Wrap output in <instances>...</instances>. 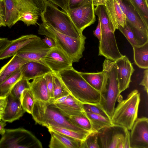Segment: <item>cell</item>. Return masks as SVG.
Returning a JSON list of instances; mask_svg holds the SVG:
<instances>
[{
  "mask_svg": "<svg viewBox=\"0 0 148 148\" xmlns=\"http://www.w3.org/2000/svg\"><path fill=\"white\" fill-rule=\"evenodd\" d=\"M70 94L82 103L99 104L100 92L96 90L81 76L79 72L72 68L57 74Z\"/></svg>",
  "mask_w": 148,
  "mask_h": 148,
  "instance_id": "6da1fadb",
  "label": "cell"
},
{
  "mask_svg": "<svg viewBox=\"0 0 148 148\" xmlns=\"http://www.w3.org/2000/svg\"><path fill=\"white\" fill-rule=\"evenodd\" d=\"M31 114L36 123L47 128L52 126L90 133L73 124L69 117L63 113L51 100L46 102L35 99Z\"/></svg>",
  "mask_w": 148,
  "mask_h": 148,
  "instance_id": "7a4b0ae2",
  "label": "cell"
},
{
  "mask_svg": "<svg viewBox=\"0 0 148 148\" xmlns=\"http://www.w3.org/2000/svg\"><path fill=\"white\" fill-rule=\"evenodd\" d=\"M38 34L49 37L54 41L56 47L66 53L73 62L79 61L85 50L86 37L75 38L63 34L43 21L39 25Z\"/></svg>",
  "mask_w": 148,
  "mask_h": 148,
  "instance_id": "3957f363",
  "label": "cell"
},
{
  "mask_svg": "<svg viewBox=\"0 0 148 148\" xmlns=\"http://www.w3.org/2000/svg\"><path fill=\"white\" fill-rule=\"evenodd\" d=\"M94 11L95 14L98 16L101 27L98 55L115 61L123 55L120 52L117 46L113 25L103 5H97Z\"/></svg>",
  "mask_w": 148,
  "mask_h": 148,
  "instance_id": "277c9868",
  "label": "cell"
},
{
  "mask_svg": "<svg viewBox=\"0 0 148 148\" xmlns=\"http://www.w3.org/2000/svg\"><path fill=\"white\" fill-rule=\"evenodd\" d=\"M102 71L106 74V79L100 92L99 104L111 119L116 100L120 94L115 61L105 59Z\"/></svg>",
  "mask_w": 148,
  "mask_h": 148,
  "instance_id": "5b68a950",
  "label": "cell"
},
{
  "mask_svg": "<svg viewBox=\"0 0 148 148\" xmlns=\"http://www.w3.org/2000/svg\"><path fill=\"white\" fill-rule=\"evenodd\" d=\"M40 15L42 21L48 23L63 34L75 38L84 36L77 29L66 12L47 0L43 11Z\"/></svg>",
  "mask_w": 148,
  "mask_h": 148,
  "instance_id": "8992f818",
  "label": "cell"
},
{
  "mask_svg": "<svg viewBox=\"0 0 148 148\" xmlns=\"http://www.w3.org/2000/svg\"><path fill=\"white\" fill-rule=\"evenodd\" d=\"M140 94L136 89L131 91L115 108L111 117L112 123L130 130L137 118Z\"/></svg>",
  "mask_w": 148,
  "mask_h": 148,
  "instance_id": "52a82bcc",
  "label": "cell"
},
{
  "mask_svg": "<svg viewBox=\"0 0 148 148\" xmlns=\"http://www.w3.org/2000/svg\"><path fill=\"white\" fill-rule=\"evenodd\" d=\"M40 141L23 128L5 129L0 140V148H42Z\"/></svg>",
  "mask_w": 148,
  "mask_h": 148,
  "instance_id": "ba28073f",
  "label": "cell"
},
{
  "mask_svg": "<svg viewBox=\"0 0 148 148\" xmlns=\"http://www.w3.org/2000/svg\"><path fill=\"white\" fill-rule=\"evenodd\" d=\"M126 22L132 29L138 45L148 42V26L141 18L130 0H118Z\"/></svg>",
  "mask_w": 148,
  "mask_h": 148,
  "instance_id": "9c48e42d",
  "label": "cell"
},
{
  "mask_svg": "<svg viewBox=\"0 0 148 148\" xmlns=\"http://www.w3.org/2000/svg\"><path fill=\"white\" fill-rule=\"evenodd\" d=\"M6 26L10 28L28 11L39 14L40 11L32 0H3Z\"/></svg>",
  "mask_w": 148,
  "mask_h": 148,
  "instance_id": "30bf717a",
  "label": "cell"
},
{
  "mask_svg": "<svg viewBox=\"0 0 148 148\" xmlns=\"http://www.w3.org/2000/svg\"><path fill=\"white\" fill-rule=\"evenodd\" d=\"M92 0H88L77 7L70 8L66 13L73 24L82 34L87 27L96 21Z\"/></svg>",
  "mask_w": 148,
  "mask_h": 148,
  "instance_id": "8fae6325",
  "label": "cell"
},
{
  "mask_svg": "<svg viewBox=\"0 0 148 148\" xmlns=\"http://www.w3.org/2000/svg\"><path fill=\"white\" fill-rule=\"evenodd\" d=\"M40 61L56 74L73 67L70 58L57 47L51 48Z\"/></svg>",
  "mask_w": 148,
  "mask_h": 148,
  "instance_id": "7c38bea8",
  "label": "cell"
},
{
  "mask_svg": "<svg viewBox=\"0 0 148 148\" xmlns=\"http://www.w3.org/2000/svg\"><path fill=\"white\" fill-rule=\"evenodd\" d=\"M97 133L100 141V147L117 148L120 142H124L125 128L114 124L103 128Z\"/></svg>",
  "mask_w": 148,
  "mask_h": 148,
  "instance_id": "4fadbf2b",
  "label": "cell"
},
{
  "mask_svg": "<svg viewBox=\"0 0 148 148\" xmlns=\"http://www.w3.org/2000/svg\"><path fill=\"white\" fill-rule=\"evenodd\" d=\"M130 130V148H148V118H137Z\"/></svg>",
  "mask_w": 148,
  "mask_h": 148,
  "instance_id": "5bb4252c",
  "label": "cell"
},
{
  "mask_svg": "<svg viewBox=\"0 0 148 148\" xmlns=\"http://www.w3.org/2000/svg\"><path fill=\"white\" fill-rule=\"evenodd\" d=\"M51 49L38 36L19 50L16 55L28 61L42 62L41 59Z\"/></svg>",
  "mask_w": 148,
  "mask_h": 148,
  "instance_id": "9a60e30c",
  "label": "cell"
},
{
  "mask_svg": "<svg viewBox=\"0 0 148 148\" xmlns=\"http://www.w3.org/2000/svg\"><path fill=\"white\" fill-rule=\"evenodd\" d=\"M118 79L119 92L129 87L131 77L134 71L132 64L126 56L115 61Z\"/></svg>",
  "mask_w": 148,
  "mask_h": 148,
  "instance_id": "2e32d148",
  "label": "cell"
},
{
  "mask_svg": "<svg viewBox=\"0 0 148 148\" xmlns=\"http://www.w3.org/2000/svg\"><path fill=\"white\" fill-rule=\"evenodd\" d=\"M93 3L95 6L99 4L104 5L115 30L127 24L125 16L118 0H103Z\"/></svg>",
  "mask_w": 148,
  "mask_h": 148,
  "instance_id": "e0dca14e",
  "label": "cell"
},
{
  "mask_svg": "<svg viewBox=\"0 0 148 148\" xmlns=\"http://www.w3.org/2000/svg\"><path fill=\"white\" fill-rule=\"evenodd\" d=\"M51 100L63 113L68 117L84 112L82 103L70 94L56 100Z\"/></svg>",
  "mask_w": 148,
  "mask_h": 148,
  "instance_id": "ac0fdd59",
  "label": "cell"
},
{
  "mask_svg": "<svg viewBox=\"0 0 148 148\" xmlns=\"http://www.w3.org/2000/svg\"><path fill=\"white\" fill-rule=\"evenodd\" d=\"M6 103L2 119L6 122L12 123L19 119L25 111L23 108L21 100L10 93L6 97Z\"/></svg>",
  "mask_w": 148,
  "mask_h": 148,
  "instance_id": "d6986e66",
  "label": "cell"
},
{
  "mask_svg": "<svg viewBox=\"0 0 148 148\" xmlns=\"http://www.w3.org/2000/svg\"><path fill=\"white\" fill-rule=\"evenodd\" d=\"M20 69L22 78L29 80L44 76L47 73L52 72L42 62L36 61H29L23 64Z\"/></svg>",
  "mask_w": 148,
  "mask_h": 148,
  "instance_id": "ffe728a7",
  "label": "cell"
},
{
  "mask_svg": "<svg viewBox=\"0 0 148 148\" xmlns=\"http://www.w3.org/2000/svg\"><path fill=\"white\" fill-rule=\"evenodd\" d=\"M51 135L50 148H81L82 141L48 129Z\"/></svg>",
  "mask_w": 148,
  "mask_h": 148,
  "instance_id": "44dd1931",
  "label": "cell"
},
{
  "mask_svg": "<svg viewBox=\"0 0 148 148\" xmlns=\"http://www.w3.org/2000/svg\"><path fill=\"white\" fill-rule=\"evenodd\" d=\"M37 37L32 34L26 35L11 40L9 45L0 53V60L13 56L19 50Z\"/></svg>",
  "mask_w": 148,
  "mask_h": 148,
  "instance_id": "7402d4cb",
  "label": "cell"
},
{
  "mask_svg": "<svg viewBox=\"0 0 148 148\" xmlns=\"http://www.w3.org/2000/svg\"><path fill=\"white\" fill-rule=\"evenodd\" d=\"M30 86L35 99L46 102L50 101L49 93L43 76L33 79L30 82Z\"/></svg>",
  "mask_w": 148,
  "mask_h": 148,
  "instance_id": "603a6c76",
  "label": "cell"
},
{
  "mask_svg": "<svg viewBox=\"0 0 148 148\" xmlns=\"http://www.w3.org/2000/svg\"><path fill=\"white\" fill-rule=\"evenodd\" d=\"M28 61L16 54L13 56L0 69V84Z\"/></svg>",
  "mask_w": 148,
  "mask_h": 148,
  "instance_id": "cb8c5ba5",
  "label": "cell"
},
{
  "mask_svg": "<svg viewBox=\"0 0 148 148\" xmlns=\"http://www.w3.org/2000/svg\"><path fill=\"white\" fill-rule=\"evenodd\" d=\"M79 73L88 84L100 92L106 79V74L103 71L96 73L79 72Z\"/></svg>",
  "mask_w": 148,
  "mask_h": 148,
  "instance_id": "d4e9b609",
  "label": "cell"
},
{
  "mask_svg": "<svg viewBox=\"0 0 148 148\" xmlns=\"http://www.w3.org/2000/svg\"><path fill=\"white\" fill-rule=\"evenodd\" d=\"M134 59L135 64L139 68H148V42L141 45L132 47Z\"/></svg>",
  "mask_w": 148,
  "mask_h": 148,
  "instance_id": "484cf974",
  "label": "cell"
},
{
  "mask_svg": "<svg viewBox=\"0 0 148 148\" xmlns=\"http://www.w3.org/2000/svg\"><path fill=\"white\" fill-rule=\"evenodd\" d=\"M84 112L90 121L92 132L98 133L103 128L114 124L110 119L100 115Z\"/></svg>",
  "mask_w": 148,
  "mask_h": 148,
  "instance_id": "4316f807",
  "label": "cell"
},
{
  "mask_svg": "<svg viewBox=\"0 0 148 148\" xmlns=\"http://www.w3.org/2000/svg\"><path fill=\"white\" fill-rule=\"evenodd\" d=\"M22 78L19 69L0 84V97H6L16 84Z\"/></svg>",
  "mask_w": 148,
  "mask_h": 148,
  "instance_id": "83f0119b",
  "label": "cell"
},
{
  "mask_svg": "<svg viewBox=\"0 0 148 148\" xmlns=\"http://www.w3.org/2000/svg\"><path fill=\"white\" fill-rule=\"evenodd\" d=\"M52 74L53 98L51 100L54 101L69 93L58 75L53 72Z\"/></svg>",
  "mask_w": 148,
  "mask_h": 148,
  "instance_id": "f1b7e54d",
  "label": "cell"
},
{
  "mask_svg": "<svg viewBox=\"0 0 148 148\" xmlns=\"http://www.w3.org/2000/svg\"><path fill=\"white\" fill-rule=\"evenodd\" d=\"M69 120L76 126L88 132H92L90 121L84 112L79 114L70 116Z\"/></svg>",
  "mask_w": 148,
  "mask_h": 148,
  "instance_id": "f546056e",
  "label": "cell"
},
{
  "mask_svg": "<svg viewBox=\"0 0 148 148\" xmlns=\"http://www.w3.org/2000/svg\"><path fill=\"white\" fill-rule=\"evenodd\" d=\"M35 99L30 89H26L23 91L21 98V101L24 110L29 114H31Z\"/></svg>",
  "mask_w": 148,
  "mask_h": 148,
  "instance_id": "4dcf8cb0",
  "label": "cell"
},
{
  "mask_svg": "<svg viewBox=\"0 0 148 148\" xmlns=\"http://www.w3.org/2000/svg\"><path fill=\"white\" fill-rule=\"evenodd\" d=\"M145 24L148 26V4L145 0H130Z\"/></svg>",
  "mask_w": 148,
  "mask_h": 148,
  "instance_id": "1f68e13d",
  "label": "cell"
},
{
  "mask_svg": "<svg viewBox=\"0 0 148 148\" xmlns=\"http://www.w3.org/2000/svg\"><path fill=\"white\" fill-rule=\"evenodd\" d=\"M47 128L82 141L84 140L87 135L90 133L82 132L69 129L52 126H50Z\"/></svg>",
  "mask_w": 148,
  "mask_h": 148,
  "instance_id": "d6a6232c",
  "label": "cell"
},
{
  "mask_svg": "<svg viewBox=\"0 0 148 148\" xmlns=\"http://www.w3.org/2000/svg\"><path fill=\"white\" fill-rule=\"evenodd\" d=\"M30 82L28 80L22 78L14 86L10 93L16 98L21 100L22 94L26 89H30Z\"/></svg>",
  "mask_w": 148,
  "mask_h": 148,
  "instance_id": "836d02e7",
  "label": "cell"
},
{
  "mask_svg": "<svg viewBox=\"0 0 148 148\" xmlns=\"http://www.w3.org/2000/svg\"><path fill=\"white\" fill-rule=\"evenodd\" d=\"M97 133L91 132L82 141L81 148H99Z\"/></svg>",
  "mask_w": 148,
  "mask_h": 148,
  "instance_id": "e575fe53",
  "label": "cell"
},
{
  "mask_svg": "<svg viewBox=\"0 0 148 148\" xmlns=\"http://www.w3.org/2000/svg\"><path fill=\"white\" fill-rule=\"evenodd\" d=\"M82 106L83 110L85 112L96 114L110 119L99 104L82 103Z\"/></svg>",
  "mask_w": 148,
  "mask_h": 148,
  "instance_id": "d590c367",
  "label": "cell"
},
{
  "mask_svg": "<svg viewBox=\"0 0 148 148\" xmlns=\"http://www.w3.org/2000/svg\"><path fill=\"white\" fill-rule=\"evenodd\" d=\"M118 29L124 35L132 47L138 45L134 33L127 23L123 27H119Z\"/></svg>",
  "mask_w": 148,
  "mask_h": 148,
  "instance_id": "8d00e7d4",
  "label": "cell"
},
{
  "mask_svg": "<svg viewBox=\"0 0 148 148\" xmlns=\"http://www.w3.org/2000/svg\"><path fill=\"white\" fill-rule=\"evenodd\" d=\"M39 15V14L35 12L28 11L23 15L19 21H23L27 26L30 25H36L38 24Z\"/></svg>",
  "mask_w": 148,
  "mask_h": 148,
  "instance_id": "74e56055",
  "label": "cell"
},
{
  "mask_svg": "<svg viewBox=\"0 0 148 148\" xmlns=\"http://www.w3.org/2000/svg\"><path fill=\"white\" fill-rule=\"evenodd\" d=\"M52 73V72L48 73L43 76L46 81L47 86L50 95V100H52L53 98V85Z\"/></svg>",
  "mask_w": 148,
  "mask_h": 148,
  "instance_id": "f35d334b",
  "label": "cell"
},
{
  "mask_svg": "<svg viewBox=\"0 0 148 148\" xmlns=\"http://www.w3.org/2000/svg\"><path fill=\"white\" fill-rule=\"evenodd\" d=\"M51 3L59 6L63 11L67 13L69 9V0H46Z\"/></svg>",
  "mask_w": 148,
  "mask_h": 148,
  "instance_id": "ab89813d",
  "label": "cell"
},
{
  "mask_svg": "<svg viewBox=\"0 0 148 148\" xmlns=\"http://www.w3.org/2000/svg\"><path fill=\"white\" fill-rule=\"evenodd\" d=\"M143 79L140 84L144 87V89L147 94L148 93V69H146L144 71Z\"/></svg>",
  "mask_w": 148,
  "mask_h": 148,
  "instance_id": "60d3db41",
  "label": "cell"
},
{
  "mask_svg": "<svg viewBox=\"0 0 148 148\" xmlns=\"http://www.w3.org/2000/svg\"><path fill=\"white\" fill-rule=\"evenodd\" d=\"M6 97H0V121L2 118L4 114L6 103Z\"/></svg>",
  "mask_w": 148,
  "mask_h": 148,
  "instance_id": "b9f144b4",
  "label": "cell"
},
{
  "mask_svg": "<svg viewBox=\"0 0 148 148\" xmlns=\"http://www.w3.org/2000/svg\"><path fill=\"white\" fill-rule=\"evenodd\" d=\"M88 0H69V9L77 7Z\"/></svg>",
  "mask_w": 148,
  "mask_h": 148,
  "instance_id": "7bdbcfd3",
  "label": "cell"
},
{
  "mask_svg": "<svg viewBox=\"0 0 148 148\" xmlns=\"http://www.w3.org/2000/svg\"><path fill=\"white\" fill-rule=\"evenodd\" d=\"M42 40L43 42L51 48L56 47L55 43L54 40L50 38L45 36Z\"/></svg>",
  "mask_w": 148,
  "mask_h": 148,
  "instance_id": "ee69618b",
  "label": "cell"
},
{
  "mask_svg": "<svg viewBox=\"0 0 148 148\" xmlns=\"http://www.w3.org/2000/svg\"><path fill=\"white\" fill-rule=\"evenodd\" d=\"M37 7L39 9L40 13L42 12L44 9L46 0H32Z\"/></svg>",
  "mask_w": 148,
  "mask_h": 148,
  "instance_id": "f6af8a7d",
  "label": "cell"
},
{
  "mask_svg": "<svg viewBox=\"0 0 148 148\" xmlns=\"http://www.w3.org/2000/svg\"><path fill=\"white\" fill-rule=\"evenodd\" d=\"M130 133L129 130L125 128V135L124 142V148H130Z\"/></svg>",
  "mask_w": 148,
  "mask_h": 148,
  "instance_id": "bcb514c9",
  "label": "cell"
},
{
  "mask_svg": "<svg viewBox=\"0 0 148 148\" xmlns=\"http://www.w3.org/2000/svg\"><path fill=\"white\" fill-rule=\"evenodd\" d=\"M10 41L7 38H0V53L9 45Z\"/></svg>",
  "mask_w": 148,
  "mask_h": 148,
  "instance_id": "7dc6e473",
  "label": "cell"
},
{
  "mask_svg": "<svg viewBox=\"0 0 148 148\" xmlns=\"http://www.w3.org/2000/svg\"><path fill=\"white\" fill-rule=\"evenodd\" d=\"M101 27L100 23L99 20L98 19V24L96 29L94 31L93 34L96 37L99 41L101 37Z\"/></svg>",
  "mask_w": 148,
  "mask_h": 148,
  "instance_id": "c3c4849f",
  "label": "cell"
},
{
  "mask_svg": "<svg viewBox=\"0 0 148 148\" xmlns=\"http://www.w3.org/2000/svg\"><path fill=\"white\" fill-rule=\"evenodd\" d=\"M6 122L2 120L0 121V134L2 135L4 134L5 129L4 127L6 125Z\"/></svg>",
  "mask_w": 148,
  "mask_h": 148,
  "instance_id": "681fc988",
  "label": "cell"
},
{
  "mask_svg": "<svg viewBox=\"0 0 148 148\" xmlns=\"http://www.w3.org/2000/svg\"><path fill=\"white\" fill-rule=\"evenodd\" d=\"M5 8L3 2H0V14L4 16Z\"/></svg>",
  "mask_w": 148,
  "mask_h": 148,
  "instance_id": "f907efd6",
  "label": "cell"
},
{
  "mask_svg": "<svg viewBox=\"0 0 148 148\" xmlns=\"http://www.w3.org/2000/svg\"><path fill=\"white\" fill-rule=\"evenodd\" d=\"M2 26H6L4 21V16L0 14V27Z\"/></svg>",
  "mask_w": 148,
  "mask_h": 148,
  "instance_id": "816d5d0a",
  "label": "cell"
},
{
  "mask_svg": "<svg viewBox=\"0 0 148 148\" xmlns=\"http://www.w3.org/2000/svg\"><path fill=\"white\" fill-rule=\"evenodd\" d=\"M124 141H121L118 144L117 148H124Z\"/></svg>",
  "mask_w": 148,
  "mask_h": 148,
  "instance_id": "f5cc1de1",
  "label": "cell"
},
{
  "mask_svg": "<svg viewBox=\"0 0 148 148\" xmlns=\"http://www.w3.org/2000/svg\"><path fill=\"white\" fill-rule=\"evenodd\" d=\"M101 0H92L93 3L97 2V1H101Z\"/></svg>",
  "mask_w": 148,
  "mask_h": 148,
  "instance_id": "db71d44e",
  "label": "cell"
},
{
  "mask_svg": "<svg viewBox=\"0 0 148 148\" xmlns=\"http://www.w3.org/2000/svg\"><path fill=\"white\" fill-rule=\"evenodd\" d=\"M3 0H0V2H3Z\"/></svg>",
  "mask_w": 148,
  "mask_h": 148,
  "instance_id": "11a10c76",
  "label": "cell"
},
{
  "mask_svg": "<svg viewBox=\"0 0 148 148\" xmlns=\"http://www.w3.org/2000/svg\"><path fill=\"white\" fill-rule=\"evenodd\" d=\"M145 0L146 1V2L148 3V0Z\"/></svg>",
  "mask_w": 148,
  "mask_h": 148,
  "instance_id": "9f6ffc18",
  "label": "cell"
}]
</instances>
